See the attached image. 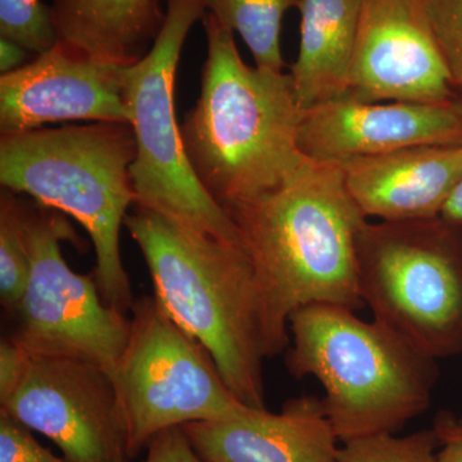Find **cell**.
Here are the masks:
<instances>
[{
  "mask_svg": "<svg viewBox=\"0 0 462 462\" xmlns=\"http://www.w3.org/2000/svg\"><path fill=\"white\" fill-rule=\"evenodd\" d=\"M206 9L247 44L256 67L284 72L281 32L282 20L298 0H205Z\"/></svg>",
  "mask_w": 462,
  "mask_h": 462,
  "instance_id": "ac0fdd59",
  "label": "cell"
},
{
  "mask_svg": "<svg viewBox=\"0 0 462 462\" xmlns=\"http://www.w3.org/2000/svg\"><path fill=\"white\" fill-rule=\"evenodd\" d=\"M0 33L36 56L58 42L51 8L41 0H0Z\"/></svg>",
  "mask_w": 462,
  "mask_h": 462,
  "instance_id": "44dd1931",
  "label": "cell"
},
{
  "mask_svg": "<svg viewBox=\"0 0 462 462\" xmlns=\"http://www.w3.org/2000/svg\"><path fill=\"white\" fill-rule=\"evenodd\" d=\"M298 143L310 160L337 163L422 145H462V105L330 100L303 112Z\"/></svg>",
  "mask_w": 462,
  "mask_h": 462,
  "instance_id": "4fadbf2b",
  "label": "cell"
},
{
  "mask_svg": "<svg viewBox=\"0 0 462 462\" xmlns=\"http://www.w3.org/2000/svg\"><path fill=\"white\" fill-rule=\"evenodd\" d=\"M431 23L462 105V0H430Z\"/></svg>",
  "mask_w": 462,
  "mask_h": 462,
  "instance_id": "7402d4cb",
  "label": "cell"
},
{
  "mask_svg": "<svg viewBox=\"0 0 462 462\" xmlns=\"http://www.w3.org/2000/svg\"><path fill=\"white\" fill-rule=\"evenodd\" d=\"M173 321L205 346L240 402L267 410L263 296L245 249L136 206L125 218Z\"/></svg>",
  "mask_w": 462,
  "mask_h": 462,
  "instance_id": "3957f363",
  "label": "cell"
},
{
  "mask_svg": "<svg viewBox=\"0 0 462 462\" xmlns=\"http://www.w3.org/2000/svg\"><path fill=\"white\" fill-rule=\"evenodd\" d=\"M438 447L433 428L403 437L379 434L343 443L337 462H438Z\"/></svg>",
  "mask_w": 462,
  "mask_h": 462,
  "instance_id": "ffe728a7",
  "label": "cell"
},
{
  "mask_svg": "<svg viewBox=\"0 0 462 462\" xmlns=\"http://www.w3.org/2000/svg\"><path fill=\"white\" fill-rule=\"evenodd\" d=\"M443 218L448 223L462 226V179L456 188L451 199H448L442 212Z\"/></svg>",
  "mask_w": 462,
  "mask_h": 462,
  "instance_id": "83f0119b",
  "label": "cell"
},
{
  "mask_svg": "<svg viewBox=\"0 0 462 462\" xmlns=\"http://www.w3.org/2000/svg\"><path fill=\"white\" fill-rule=\"evenodd\" d=\"M29 273L25 203L5 189L0 197V302L8 311L20 306Z\"/></svg>",
  "mask_w": 462,
  "mask_h": 462,
  "instance_id": "d6986e66",
  "label": "cell"
},
{
  "mask_svg": "<svg viewBox=\"0 0 462 462\" xmlns=\"http://www.w3.org/2000/svg\"><path fill=\"white\" fill-rule=\"evenodd\" d=\"M438 442V462H462V416L442 411L434 419Z\"/></svg>",
  "mask_w": 462,
  "mask_h": 462,
  "instance_id": "d4e9b609",
  "label": "cell"
},
{
  "mask_svg": "<svg viewBox=\"0 0 462 462\" xmlns=\"http://www.w3.org/2000/svg\"><path fill=\"white\" fill-rule=\"evenodd\" d=\"M58 42L75 53L130 66L151 51L166 18L158 0H53Z\"/></svg>",
  "mask_w": 462,
  "mask_h": 462,
  "instance_id": "2e32d148",
  "label": "cell"
},
{
  "mask_svg": "<svg viewBox=\"0 0 462 462\" xmlns=\"http://www.w3.org/2000/svg\"><path fill=\"white\" fill-rule=\"evenodd\" d=\"M29 352L14 339L0 342V397L7 396L25 373Z\"/></svg>",
  "mask_w": 462,
  "mask_h": 462,
  "instance_id": "484cf974",
  "label": "cell"
},
{
  "mask_svg": "<svg viewBox=\"0 0 462 462\" xmlns=\"http://www.w3.org/2000/svg\"><path fill=\"white\" fill-rule=\"evenodd\" d=\"M224 209L256 273L269 358L288 349L289 320L302 307L364 306L356 245L367 218L342 163L309 160L276 189Z\"/></svg>",
  "mask_w": 462,
  "mask_h": 462,
  "instance_id": "6da1fadb",
  "label": "cell"
},
{
  "mask_svg": "<svg viewBox=\"0 0 462 462\" xmlns=\"http://www.w3.org/2000/svg\"><path fill=\"white\" fill-rule=\"evenodd\" d=\"M349 196L367 220L439 217L462 179V145H422L342 163Z\"/></svg>",
  "mask_w": 462,
  "mask_h": 462,
  "instance_id": "5bb4252c",
  "label": "cell"
},
{
  "mask_svg": "<svg viewBox=\"0 0 462 462\" xmlns=\"http://www.w3.org/2000/svg\"><path fill=\"white\" fill-rule=\"evenodd\" d=\"M133 126L93 123L2 133L0 182L38 205L71 216L96 249L94 279L105 302L126 314L134 298L120 251L121 227L135 203L130 167Z\"/></svg>",
  "mask_w": 462,
  "mask_h": 462,
  "instance_id": "5b68a950",
  "label": "cell"
},
{
  "mask_svg": "<svg viewBox=\"0 0 462 462\" xmlns=\"http://www.w3.org/2000/svg\"><path fill=\"white\" fill-rule=\"evenodd\" d=\"M358 291L373 318L436 360L462 354V226L370 221L357 236Z\"/></svg>",
  "mask_w": 462,
  "mask_h": 462,
  "instance_id": "8992f818",
  "label": "cell"
},
{
  "mask_svg": "<svg viewBox=\"0 0 462 462\" xmlns=\"http://www.w3.org/2000/svg\"><path fill=\"white\" fill-rule=\"evenodd\" d=\"M121 69L57 42L32 62L0 78L2 133L76 120L130 124Z\"/></svg>",
  "mask_w": 462,
  "mask_h": 462,
  "instance_id": "7c38bea8",
  "label": "cell"
},
{
  "mask_svg": "<svg viewBox=\"0 0 462 462\" xmlns=\"http://www.w3.org/2000/svg\"><path fill=\"white\" fill-rule=\"evenodd\" d=\"M27 53L29 51L23 50L16 42L5 38L0 39V71H2V75L23 67Z\"/></svg>",
  "mask_w": 462,
  "mask_h": 462,
  "instance_id": "4316f807",
  "label": "cell"
},
{
  "mask_svg": "<svg viewBox=\"0 0 462 462\" xmlns=\"http://www.w3.org/2000/svg\"><path fill=\"white\" fill-rule=\"evenodd\" d=\"M363 0H298L300 51L291 84L300 107L345 98Z\"/></svg>",
  "mask_w": 462,
  "mask_h": 462,
  "instance_id": "e0dca14e",
  "label": "cell"
},
{
  "mask_svg": "<svg viewBox=\"0 0 462 462\" xmlns=\"http://www.w3.org/2000/svg\"><path fill=\"white\" fill-rule=\"evenodd\" d=\"M205 462H337L338 437L321 398H291L279 413L182 425Z\"/></svg>",
  "mask_w": 462,
  "mask_h": 462,
  "instance_id": "9a60e30c",
  "label": "cell"
},
{
  "mask_svg": "<svg viewBox=\"0 0 462 462\" xmlns=\"http://www.w3.org/2000/svg\"><path fill=\"white\" fill-rule=\"evenodd\" d=\"M202 23V87L180 133L191 169L224 208L276 189L305 165L298 143L305 111L291 75L248 66L233 32L211 14Z\"/></svg>",
  "mask_w": 462,
  "mask_h": 462,
  "instance_id": "7a4b0ae2",
  "label": "cell"
},
{
  "mask_svg": "<svg viewBox=\"0 0 462 462\" xmlns=\"http://www.w3.org/2000/svg\"><path fill=\"white\" fill-rule=\"evenodd\" d=\"M30 273L16 312L14 342L32 355L98 365L112 380L130 337V319L105 302L96 279L69 269L60 242L75 243L65 215L26 206Z\"/></svg>",
  "mask_w": 462,
  "mask_h": 462,
  "instance_id": "9c48e42d",
  "label": "cell"
},
{
  "mask_svg": "<svg viewBox=\"0 0 462 462\" xmlns=\"http://www.w3.org/2000/svg\"><path fill=\"white\" fill-rule=\"evenodd\" d=\"M289 334V373L320 383L339 442L396 434L430 409L438 360L375 319L345 306H306L291 315Z\"/></svg>",
  "mask_w": 462,
  "mask_h": 462,
  "instance_id": "277c9868",
  "label": "cell"
},
{
  "mask_svg": "<svg viewBox=\"0 0 462 462\" xmlns=\"http://www.w3.org/2000/svg\"><path fill=\"white\" fill-rule=\"evenodd\" d=\"M145 462H205L190 445L181 427L158 433L148 445Z\"/></svg>",
  "mask_w": 462,
  "mask_h": 462,
  "instance_id": "cb8c5ba5",
  "label": "cell"
},
{
  "mask_svg": "<svg viewBox=\"0 0 462 462\" xmlns=\"http://www.w3.org/2000/svg\"><path fill=\"white\" fill-rule=\"evenodd\" d=\"M345 98L449 103L457 97L440 51L430 0H363Z\"/></svg>",
  "mask_w": 462,
  "mask_h": 462,
  "instance_id": "8fae6325",
  "label": "cell"
},
{
  "mask_svg": "<svg viewBox=\"0 0 462 462\" xmlns=\"http://www.w3.org/2000/svg\"><path fill=\"white\" fill-rule=\"evenodd\" d=\"M130 322L114 383L132 457L170 428L236 420L254 411L240 402L205 346L173 321L156 297L134 300Z\"/></svg>",
  "mask_w": 462,
  "mask_h": 462,
  "instance_id": "ba28073f",
  "label": "cell"
},
{
  "mask_svg": "<svg viewBox=\"0 0 462 462\" xmlns=\"http://www.w3.org/2000/svg\"><path fill=\"white\" fill-rule=\"evenodd\" d=\"M0 411L50 438L69 462H132L114 380L98 365L32 355Z\"/></svg>",
  "mask_w": 462,
  "mask_h": 462,
  "instance_id": "30bf717a",
  "label": "cell"
},
{
  "mask_svg": "<svg viewBox=\"0 0 462 462\" xmlns=\"http://www.w3.org/2000/svg\"><path fill=\"white\" fill-rule=\"evenodd\" d=\"M206 11L205 0H166L165 23L151 51L121 69L136 142L130 176L136 206L243 248L236 224L191 169L175 116L173 96L182 45Z\"/></svg>",
  "mask_w": 462,
  "mask_h": 462,
  "instance_id": "52a82bcc",
  "label": "cell"
},
{
  "mask_svg": "<svg viewBox=\"0 0 462 462\" xmlns=\"http://www.w3.org/2000/svg\"><path fill=\"white\" fill-rule=\"evenodd\" d=\"M30 428L0 411V462H69L44 448Z\"/></svg>",
  "mask_w": 462,
  "mask_h": 462,
  "instance_id": "603a6c76",
  "label": "cell"
}]
</instances>
